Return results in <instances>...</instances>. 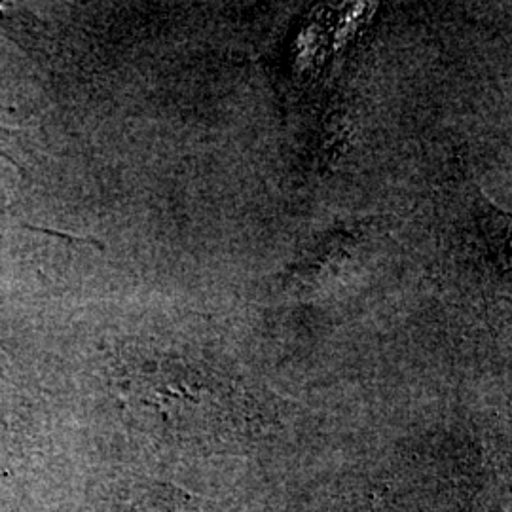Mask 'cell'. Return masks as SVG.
Masks as SVG:
<instances>
[{
    "instance_id": "7a4b0ae2",
    "label": "cell",
    "mask_w": 512,
    "mask_h": 512,
    "mask_svg": "<svg viewBox=\"0 0 512 512\" xmlns=\"http://www.w3.org/2000/svg\"><path fill=\"white\" fill-rule=\"evenodd\" d=\"M0 156L18 167L29 164L31 160H29V147H27L25 135L21 131L0 126Z\"/></svg>"
},
{
    "instance_id": "3957f363",
    "label": "cell",
    "mask_w": 512,
    "mask_h": 512,
    "mask_svg": "<svg viewBox=\"0 0 512 512\" xmlns=\"http://www.w3.org/2000/svg\"><path fill=\"white\" fill-rule=\"evenodd\" d=\"M0 363H2V351H0Z\"/></svg>"
},
{
    "instance_id": "6da1fadb",
    "label": "cell",
    "mask_w": 512,
    "mask_h": 512,
    "mask_svg": "<svg viewBox=\"0 0 512 512\" xmlns=\"http://www.w3.org/2000/svg\"><path fill=\"white\" fill-rule=\"evenodd\" d=\"M0 33L16 40L29 52H46V31L40 21L21 10H6L0 8Z\"/></svg>"
}]
</instances>
